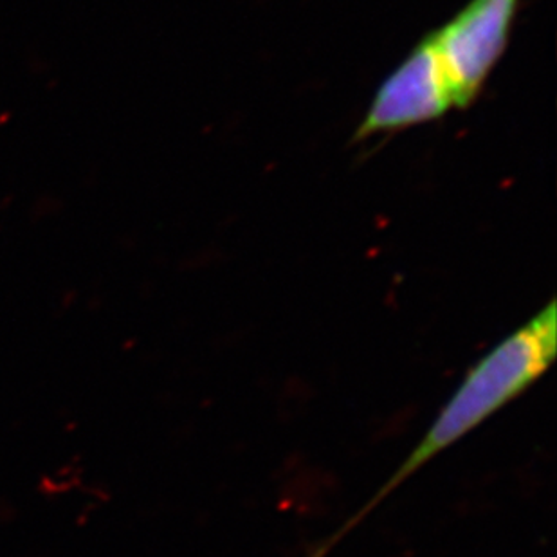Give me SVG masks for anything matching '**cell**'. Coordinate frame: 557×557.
Wrapping results in <instances>:
<instances>
[{
	"instance_id": "cell-1",
	"label": "cell",
	"mask_w": 557,
	"mask_h": 557,
	"mask_svg": "<svg viewBox=\"0 0 557 557\" xmlns=\"http://www.w3.org/2000/svg\"><path fill=\"white\" fill-rule=\"evenodd\" d=\"M556 354L557 312L556 301L553 300L468 370L462 383L442 406L432 426L428 428L399 469L363 505V509L356 512L334 536L310 550L307 557H325L331 553L342 537L347 536L354 527L364 520V516L370 515L395 490H399L422 466L432 462L436 455L462 441L463 436L484 424L510 400L531 388L550 369Z\"/></svg>"
},
{
	"instance_id": "cell-2",
	"label": "cell",
	"mask_w": 557,
	"mask_h": 557,
	"mask_svg": "<svg viewBox=\"0 0 557 557\" xmlns=\"http://www.w3.org/2000/svg\"><path fill=\"white\" fill-rule=\"evenodd\" d=\"M516 8L518 0H471L428 37L451 85L455 109L476 98L504 53Z\"/></svg>"
},
{
	"instance_id": "cell-3",
	"label": "cell",
	"mask_w": 557,
	"mask_h": 557,
	"mask_svg": "<svg viewBox=\"0 0 557 557\" xmlns=\"http://www.w3.org/2000/svg\"><path fill=\"white\" fill-rule=\"evenodd\" d=\"M451 109V85L426 37L379 87L356 139L433 122Z\"/></svg>"
}]
</instances>
